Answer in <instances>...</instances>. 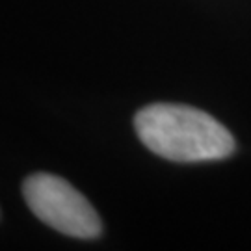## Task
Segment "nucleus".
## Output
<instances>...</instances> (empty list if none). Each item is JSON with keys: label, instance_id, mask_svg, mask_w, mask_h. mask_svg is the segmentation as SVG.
Masks as SVG:
<instances>
[{"label": "nucleus", "instance_id": "f257e3e1", "mask_svg": "<svg viewBox=\"0 0 251 251\" xmlns=\"http://www.w3.org/2000/svg\"><path fill=\"white\" fill-rule=\"evenodd\" d=\"M142 144L171 162H208L227 158L234 138L220 121L203 110L184 104H151L134 116Z\"/></svg>", "mask_w": 251, "mask_h": 251}, {"label": "nucleus", "instance_id": "f03ea898", "mask_svg": "<svg viewBox=\"0 0 251 251\" xmlns=\"http://www.w3.org/2000/svg\"><path fill=\"white\" fill-rule=\"evenodd\" d=\"M23 196L36 218L58 233L93 240L102 233L97 210L67 180L50 173H34L23 182Z\"/></svg>", "mask_w": 251, "mask_h": 251}]
</instances>
